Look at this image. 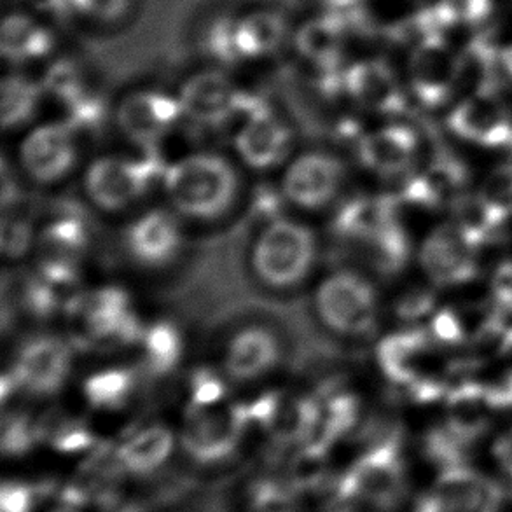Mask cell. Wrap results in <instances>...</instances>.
Returning a JSON list of instances; mask_svg holds the SVG:
<instances>
[{"label": "cell", "mask_w": 512, "mask_h": 512, "mask_svg": "<svg viewBox=\"0 0 512 512\" xmlns=\"http://www.w3.org/2000/svg\"><path fill=\"white\" fill-rule=\"evenodd\" d=\"M135 378L125 367H109L90 374L84 381V399L98 411L123 408L132 395Z\"/></svg>", "instance_id": "33"}, {"label": "cell", "mask_w": 512, "mask_h": 512, "mask_svg": "<svg viewBox=\"0 0 512 512\" xmlns=\"http://www.w3.org/2000/svg\"><path fill=\"white\" fill-rule=\"evenodd\" d=\"M76 163V130L67 121L37 126L21 142V168L41 186L65 179Z\"/></svg>", "instance_id": "11"}, {"label": "cell", "mask_w": 512, "mask_h": 512, "mask_svg": "<svg viewBox=\"0 0 512 512\" xmlns=\"http://www.w3.org/2000/svg\"><path fill=\"white\" fill-rule=\"evenodd\" d=\"M432 336L434 340L448 345H458L465 340L464 324L457 313L443 310L436 315L432 322Z\"/></svg>", "instance_id": "45"}, {"label": "cell", "mask_w": 512, "mask_h": 512, "mask_svg": "<svg viewBox=\"0 0 512 512\" xmlns=\"http://www.w3.org/2000/svg\"><path fill=\"white\" fill-rule=\"evenodd\" d=\"M67 310L90 345H128L144 336L128 294L119 287H102L72 298Z\"/></svg>", "instance_id": "6"}, {"label": "cell", "mask_w": 512, "mask_h": 512, "mask_svg": "<svg viewBox=\"0 0 512 512\" xmlns=\"http://www.w3.org/2000/svg\"><path fill=\"white\" fill-rule=\"evenodd\" d=\"M72 367V352L65 341L42 334L21 346L14 359L11 380L4 385L20 388L35 397H51L62 390Z\"/></svg>", "instance_id": "9"}, {"label": "cell", "mask_w": 512, "mask_h": 512, "mask_svg": "<svg viewBox=\"0 0 512 512\" xmlns=\"http://www.w3.org/2000/svg\"><path fill=\"white\" fill-rule=\"evenodd\" d=\"M182 243L177 217L163 210L154 208L147 214L140 215L137 221L126 231V249L137 263L151 268L165 266L177 256Z\"/></svg>", "instance_id": "21"}, {"label": "cell", "mask_w": 512, "mask_h": 512, "mask_svg": "<svg viewBox=\"0 0 512 512\" xmlns=\"http://www.w3.org/2000/svg\"><path fill=\"white\" fill-rule=\"evenodd\" d=\"M397 221L392 196H359L346 201L334 219V229L346 238L364 242Z\"/></svg>", "instance_id": "28"}, {"label": "cell", "mask_w": 512, "mask_h": 512, "mask_svg": "<svg viewBox=\"0 0 512 512\" xmlns=\"http://www.w3.org/2000/svg\"><path fill=\"white\" fill-rule=\"evenodd\" d=\"M453 133L485 147H512V121L495 95L464 98L448 119Z\"/></svg>", "instance_id": "18"}, {"label": "cell", "mask_w": 512, "mask_h": 512, "mask_svg": "<svg viewBox=\"0 0 512 512\" xmlns=\"http://www.w3.org/2000/svg\"><path fill=\"white\" fill-rule=\"evenodd\" d=\"M42 97V86L27 77L6 76L0 88V114L4 130L18 128L34 118Z\"/></svg>", "instance_id": "34"}, {"label": "cell", "mask_w": 512, "mask_h": 512, "mask_svg": "<svg viewBox=\"0 0 512 512\" xmlns=\"http://www.w3.org/2000/svg\"><path fill=\"white\" fill-rule=\"evenodd\" d=\"M317 261V238L298 221L278 217L266 224L252 249V270L271 289L303 284Z\"/></svg>", "instance_id": "2"}, {"label": "cell", "mask_w": 512, "mask_h": 512, "mask_svg": "<svg viewBox=\"0 0 512 512\" xmlns=\"http://www.w3.org/2000/svg\"><path fill=\"white\" fill-rule=\"evenodd\" d=\"M41 436V425L30 422L27 416H13L4 422L2 450L6 455L27 453Z\"/></svg>", "instance_id": "39"}, {"label": "cell", "mask_w": 512, "mask_h": 512, "mask_svg": "<svg viewBox=\"0 0 512 512\" xmlns=\"http://www.w3.org/2000/svg\"><path fill=\"white\" fill-rule=\"evenodd\" d=\"M418 137L406 126H388L360 137L357 154L364 167L394 177L408 173L415 160Z\"/></svg>", "instance_id": "24"}, {"label": "cell", "mask_w": 512, "mask_h": 512, "mask_svg": "<svg viewBox=\"0 0 512 512\" xmlns=\"http://www.w3.org/2000/svg\"><path fill=\"white\" fill-rule=\"evenodd\" d=\"M142 345L149 367L154 373H168L179 364L184 343L179 329L170 322H156L147 327L142 336Z\"/></svg>", "instance_id": "36"}, {"label": "cell", "mask_w": 512, "mask_h": 512, "mask_svg": "<svg viewBox=\"0 0 512 512\" xmlns=\"http://www.w3.org/2000/svg\"><path fill=\"white\" fill-rule=\"evenodd\" d=\"M362 243L366 247L369 263L373 264L380 273L394 275L397 271H401L408 261V236L397 221Z\"/></svg>", "instance_id": "35"}, {"label": "cell", "mask_w": 512, "mask_h": 512, "mask_svg": "<svg viewBox=\"0 0 512 512\" xmlns=\"http://www.w3.org/2000/svg\"><path fill=\"white\" fill-rule=\"evenodd\" d=\"M432 310H434V296L429 291L409 292L397 305V315L408 322L422 319Z\"/></svg>", "instance_id": "48"}, {"label": "cell", "mask_w": 512, "mask_h": 512, "mask_svg": "<svg viewBox=\"0 0 512 512\" xmlns=\"http://www.w3.org/2000/svg\"><path fill=\"white\" fill-rule=\"evenodd\" d=\"M226 401V383L207 369L194 374L191 381V402L193 406H214Z\"/></svg>", "instance_id": "43"}, {"label": "cell", "mask_w": 512, "mask_h": 512, "mask_svg": "<svg viewBox=\"0 0 512 512\" xmlns=\"http://www.w3.org/2000/svg\"><path fill=\"white\" fill-rule=\"evenodd\" d=\"M451 205L453 224L476 249L506 221V217L493 210L481 194H460Z\"/></svg>", "instance_id": "32"}, {"label": "cell", "mask_w": 512, "mask_h": 512, "mask_svg": "<svg viewBox=\"0 0 512 512\" xmlns=\"http://www.w3.org/2000/svg\"><path fill=\"white\" fill-rule=\"evenodd\" d=\"M493 453L499 462L500 467L511 476L512 479V429L500 437L499 441L493 446Z\"/></svg>", "instance_id": "50"}, {"label": "cell", "mask_w": 512, "mask_h": 512, "mask_svg": "<svg viewBox=\"0 0 512 512\" xmlns=\"http://www.w3.org/2000/svg\"><path fill=\"white\" fill-rule=\"evenodd\" d=\"M55 35L27 13L7 14L0 28V51L7 62L30 63L51 55Z\"/></svg>", "instance_id": "25"}, {"label": "cell", "mask_w": 512, "mask_h": 512, "mask_svg": "<svg viewBox=\"0 0 512 512\" xmlns=\"http://www.w3.org/2000/svg\"><path fill=\"white\" fill-rule=\"evenodd\" d=\"M409 83L425 107H439L455 93L457 56L441 34L425 35L409 58Z\"/></svg>", "instance_id": "16"}, {"label": "cell", "mask_w": 512, "mask_h": 512, "mask_svg": "<svg viewBox=\"0 0 512 512\" xmlns=\"http://www.w3.org/2000/svg\"><path fill=\"white\" fill-rule=\"evenodd\" d=\"M479 194L488 201L493 210L509 217L512 214V167L497 168L485 180Z\"/></svg>", "instance_id": "40"}, {"label": "cell", "mask_w": 512, "mask_h": 512, "mask_svg": "<svg viewBox=\"0 0 512 512\" xmlns=\"http://www.w3.org/2000/svg\"><path fill=\"white\" fill-rule=\"evenodd\" d=\"M35 493L27 485L21 483H4L0 495L2 512H32Z\"/></svg>", "instance_id": "47"}, {"label": "cell", "mask_w": 512, "mask_h": 512, "mask_svg": "<svg viewBox=\"0 0 512 512\" xmlns=\"http://www.w3.org/2000/svg\"><path fill=\"white\" fill-rule=\"evenodd\" d=\"M502 499L497 483L457 465L444 469L432 493L423 497L413 512H499Z\"/></svg>", "instance_id": "13"}, {"label": "cell", "mask_w": 512, "mask_h": 512, "mask_svg": "<svg viewBox=\"0 0 512 512\" xmlns=\"http://www.w3.org/2000/svg\"><path fill=\"white\" fill-rule=\"evenodd\" d=\"M495 411L488 388L481 383H464L448 392L446 425L457 436L472 444L490 427V416Z\"/></svg>", "instance_id": "27"}, {"label": "cell", "mask_w": 512, "mask_h": 512, "mask_svg": "<svg viewBox=\"0 0 512 512\" xmlns=\"http://www.w3.org/2000/svg\"><path fill=\"white\" fill-rule=\"evenodd\" d=\"M207 48L210 55L224 63L240 62V53L236 48L235 20L224 18L214 23L212 30L208 32Z\"/></svg>", "instance_id": "41"}, {"label": "cell", "mask_w": 512, "mask_h": 512, "mask_svg": "<svg viewBox=\"0 0 512 512\" xmlns=\"http://www.w3.org/2000/svg\"><path fill=\"white\" fill-rule=\"evenodd\" d=\"M88 247V231L81 219L63 215L42 229L37 243V275L58 289L79 277V264Z\"/></svg>", "instance_id": "14"}, {"label": "cell", "mask_w": 512, "mask_h": 512, "mask_svg": "<svg viewBox=\"0 0 512 512\" xmlns=\"http://www.w3.org/2000/svg\"><path fill=\"white\" fill-rule=\"evenodd\" d=\"M341 499L353 500L374 511H395L406 497V471L399 437L374 444L352 465L338 488Z\"/></svg>", "instance_id": "3"}, {"label": "cell", "mask_w": 512, "mask_h": 512, "mask_svg": "<svg viewBox=\"0 0 512 512\" xmlns=\"http://www.w3.org/2000/svg\"><path fill=\"white\" fill-rule=\"evenodd\" d=\"M172 207L194 221H215L228 214L240 191L236 170L224 156L194 153L173 163L163 175Z\"/></svg>", "instance_id": "1"}, {"label": "cell", "mask_w": 512, "mask_h": 512, "mask_svg": "<svg viewBox=\"0 0 512 512\" xmlns=\"http://www.w3.org/2000/svg\"><path fill=\"white\" fill-rule=\"evenodd\" d=\"M492 0H437L430 9L437 27L450 28L458 25H474L492 13Z\"/></svg>", "instance_id": "37"}, {"label": "cell", "mask_w": 512, "mask_h": 512, "mask_svg": "<svg viewBox=\"0 0 512 512\" xmlns=\"http://www.w3.org/2000/svg\"><path fill=\"white\" fill-rule=\"evenodd\" d=\"M287 35V23L273 11L257 9L235 20L236 48L242 60H257L275 53Z\"/></svg>", "instance_id": "29"}, {"label": "cell", "mask_w": 512, "mask_h": 512, "mask_svg": "<svg viewBox=\"0 0 512 512\" xmlns=\"http://www.w3.org/2000/svg\"><path fill=\"white\" fill-rule=\"evenodd\" d=\"M500 67L504 69L506 74L512 77V44H509L507 48L502 49L499 53Z\"/></svg>", "instance_id": "51"}, {"label": "cell", "mask_w": 512, "mask_h": 512, "mask_svg": "<svg viewBox=\"0 0 512 512\" xmlns=\"http://www.w3.org/2000/svg\"><path fill=\"white\" fill-rule=\"evenodd\" d=\"M173 444L175 439H173L172 430L163 425H151L130 437L119 448L116 455L121 462V467L126 471L146 474L167 462V458L172 453Z\"/></svg>", "instance_id": "30"}, {"label": "cell", "mask_w": 512, "mask_h": 512, "mask_svg": "<svg viewBox=\"0 0 512 512\" xmlns=\"http://www.w3.org/2000/svg\"><path fill=\"white\" fill-rule=\"evenodd\" d=\"M499 56L490 44L476 41L465 48L457 58V83L455 91L464 93L465 98L474 95H495V65Z\"/></svg>", "instance_id": "31"}, {"label": "cell", "mask_w": 512, "mask_h": 512, "mask_svg": "<svg viewBox=\"0 0 512 512\" xmlns=\"http://www.w3.org/2000/svg\"><path fill=\"white\" fill-rule=\"evenodd\" d=\"M250 423L247 406L221 402L214 406L189 404L182 427V446L201 464L229 457Z\"/></svg>", "instance_id": "7"}, {"label": "cell", "mask_w": 512, "mask_h": 512, "mask_svg": "<svg viewBox=\"0 0 512 512\" xmlns=\"http://www.w3.org/2000/svg\"><path fill=\"white\" fill-rule=\"evenodd\" d=\"M476 247L455 224H443L425 240L422 266L439 285L464 284L476 277Z\"/></svg>", "instance_id": "17"}, {"label": "cell", "mask_w": 512, "mask_h": 512, "mask_svg": "<svg viewBox=\"0 0 512 512\" xmlns=\"http://www.w3.org/2000/svg\"><path fill=\"white\" fill-rule=\"evenodd\" d=\"M236 121H240V126L235 149L247 167L271 170L291 153V130L261 100L242 93L233 123Z\"/></svg>", "instance_id": "8"}, {"label": "cell", "mask_w": 512, "mask_h": 512, "mask_svg": "<svg viewBox=\"0 0 512 512\" xmlns=\"http://www.w3.org/2000/svg\"><path fill=\"white\" fill-rule=\"evenodd\" d=\"M348 28L327 14L305 21L294 35V46L303 60L322 72L338 70Z\"/></svg>", "instance_id": "26"}, {"label": "cell", "mask_w": 512, "mask_h": 512, "mask_svg": "<svg viewBox=\"0 0 512 512\" xmlns=\"http://www.w3.org/2000/svg\"><path fill=\"white\" fill-rule=\"evenodd\" d=\"M32 245V226L23 219H6L2 231V249L7 257L23 256Z\"/></svg>", "instance_id": "44"}, {"label": "cell", "mask_w": 512, "mask_h": 512, "mask_svg": "<svg viewBox=\"0 0 512 512\" xmlns=\"http://www.w3.org/2000/svg\"><path fill=\"white\" fill-rule=\"evenodd\" d=\"M180 118H184V112L179 98L156 90L133 91L116 109V123L121 133L149 153H154Z\"/></svg>", "instance_id": "10"}, {"label": "cell", "mask_w": 512, "mask_h": 512, "mask_svg": "<svg viewBox=\"0 0 512 512\" xmlns=\"http://www.w3.org/2000/svg\"><path fill=\"white\" fill-rule=\"evenodd\" d=\"M345 168L333 154L310 151L287 167L282 196L301 210L326 208L340 193Z\"/></svg>", "instance_id": "12"}, {"label": "cell", "mask_w": 512, "mask_h": 512, "mask_svg": "<svg viewBox=\"0 0 512 512\" xmlns=\"http://www.w3.org/2000/svg\"><path fill=\"white\" fill-rule=\"evenodd\" d=\"M467 177L469 173L462 161L446 151H439L425 172L409 175L404 180L401 198L409 203L439 207L446 201L457 200L467 184Z\"/></svg>", "instance_id": "23"}, {"label": "cell", "mask_w": 512, "mask_h": 512, "mask_svg": "<svg viewBox=\"0 0 512 512\" xmlns=\"http://www.w3.org/2000/svg\"><path fill=\"white\" fill-rule=\"evenodd\" d=\"M469 446L471 444L457 436L448 425L432 430L429 436L425 437V455L443 469L464 465Z\"/></svg>", "instance_id": "38"}, {"label": "cell", "mask_w": 512, "mask_h": 512, "mask_svg": "<svg viewBox=\"0 0 512 512\" xmlns=\"http://www.w3.org/2000/svg\"><path fill=\"white\" fill-rule=\"evenodd\" d=\"M315 312L322 324L340 336H364L373 331L378 298L373 285L357 271L327 275L315 291Z\"/></svg>", "instance_id": "4"}, {"label": "cell", "mask_w": 512, "mask_h": 512, "mask_svg": "<svg viewBox=\"0 0 512 512\" xmlns=\"http://www.w3.org/2000/svg\"><path fill=\"white\" fill-rule=\"evenodd\" d=\"M70 11L81 14L86 20L112 23L125 16L132 0H69Z\"/></svg>", "instance_id": "42"}, {"label": "cell", "mask_w": 512, "mask_h": 512, "mask_svg": "<svg viewBox=\"0 0 512 512\" xmlns=\"http://www.w3.org/2000/svg\"><path fill=\"white\" fill-rule=\"evenodd\" d=\"M364 4V0H322V14H327L350 28L364 20Z\"/></svg>", "instance_id": "46"}, {"label": "cell", "mask_w": 512, "mask_h": 512, "mask_svg": "<svg viewBox=\"0 0 512 512\" xmlns=\"http://www.w3.org/2000/svg\"><path fill=\"white\" fill-rule=\"evenodd\" d=\"M492 289L497 303H512V263L500 266L493 277Z\"/></svg>", "instance_id": "49"}, {"label": "cell", "mask_w": 512, "mask_h": 512, "mask_svg": "<svg viewBox=\"0 0 512 512\" xmlns=\"http://www.w3.org/2000/svg\"><path fill=\"white\" fill-rule=\"evenodd\" d=\"M118 512H147L146 509H142L140 506H130L125 507V509H121V511Z\"/></svg>", "instance_id": "52"}, {"label": "cell", "mask_w": 512, "mask_h": 512, "mask_svg": "<svg viewBox=\"0 0 512 512\" xmlns=\"http://www.w3.org/2000/svg\"><path fill=\"white\" fill-rule=\"evenodd\" d=\"M280 357V343L270 329L243 327L226 346L224 373L228 374L229 380L252 383L271 373Z\"/></svg>", "instance_id": "20"}, {"label": "cell", "mask_w": 512, "mask_h": 512, "mask_svg": "<svg viewBox=\"0 0 512 512\" xmlns=\"http://www.w3.org/2000/svg\"><path fill=\"white\" fill-rule=\"evenodd\" d=\"M160 175L165 170L153 154L144 160L105 156L93 161L84 173V191L95 207L114 214L132 207Z\"/></svg>", "instance_id": "5"}, {"label": "cell", "mask_w": 512, "mask_h": 512, "mask_svg": "<svg viewBox=\"0 0 512 512\" xmlns=\"http://www.w3.org/2000/svg\"><path fill=\"white\" fill-rule=\"evenodd\" d=\"M242 93L226 74L203 70L189 77L179 93L184 118L196 125L222 128L233 123Z\"/></svg>", "instance_id": "15"}, {"label": "cell", "mask_w": 512, "mask_h": 512, "mask_svg": "<svg viewBox=\"0 0 512 512\" xmlns=\"http://www.w3.org/2000/svg\"><path fill=\"white\" fill-rule=\"evenodd\" d=\"M343 90L355 104L378 114H401L406 97L392 69L380 60L353 63L343 76Z\"/></svg>", "instance_id": "19"}, {"label": "cell", "mask_w": 512, "mask_h": 512, "mask_svg": "<svg viewBox=\"0 0 512 512\" xmlns=\"http://www.w3.org/2000/svg\"><path fill=\"white\" fill-rule=\"evenodd\" d=\"M434 348V336L420 329L392 334L378 346V364L388 380L402 387L437 380L425 373V364Z\"/></svg>", "instance_id": "22"}]
</instances>
